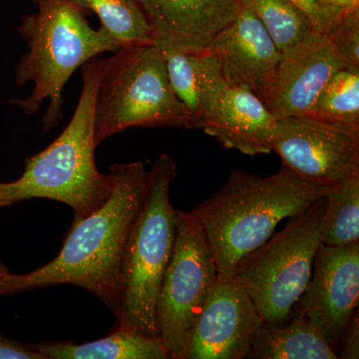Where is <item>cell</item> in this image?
I'll return each mask as SVG.
<instances>
[{"label":"cell","instance_id":"7","mask_svg":"<svg viewBox=\"0 0 359 359\" xmlns=\"http://www.w3.org/2000/svg\"><path fill=\"white\" fill-rule=\"evenodd\" d=\"M325 196L245 257L235 273L256 304L264 325L290 320L313 273L321 245L320 222Z\"/></svg>","mask_w":359,"mask_h":359},{"label":"cell","instance_id":"5","mask_svg":"<svg viewBox=\"0 0 359 359\" xmlns=\"http://www.w3.org/2000/svg\"><path fill=\"white\" fill-rule=\"evenodd\" d=\"M176 170L173 157L164 153L147 172L145 197L123 259L116 316L115 328L158 339V299L176 235V210L170 198Z\"/></svg>","mask_w":359,"mask_h":359},{"label":"cell","instance_id":"15","mask_svg":"<svg viewBox=\"0 0 359 359\" xmlns=\"http://www.w3.org/2000/svg\"><path fill=\"white\" fill-rule=\"evenodd\" d=\"M276 119L248 87H226L202 130L224 148L257 156L273 152Z\"/></svg>","mask_w":359,"mask_h":359},{"label":"cell","instance_id":"12","mask_svg":"<svg viewBox=\"0 0 359 359\" xmlns=\"http://www.w3.org/2000/svg\"><path fill=\"white\" fill-rule=\"evenodd\" d=\"M346 68L327 34L311 32L304 41L282 54L259 98L276 120L308 116L323 87Z\"/></svg>","mask_w":359,"mask_h":359},{"label":"cell","instance_id":"24","mask_svg":"<svg viewBox=\"0 0 359 359\" xmlns=\"http://www.w3.org/2000/svg\"><path fill=\"white\" fill-rule=\"evenodd\" d=\"M308 15L313 32L327 34L332 26L340 20L330 9L321 6L318 0H289Z\"/></svg>","mask_w":359,"mask_h":359},{"label":"cell","instance_id":"25","mask_svg":"<svg viewBox=\"0 0 359 359\" xmlns=\"http://www.w3.org/2000/svg\"><path fill=\"white\" fill-rule=\"evenodd\" d=\"M0 359H45L33 344H25L0 334Z\"/></svg>","mask_w":359,"mask_h":359},{"label":"cell","instance_id":"8","mask_svg":"<svg viewBox=\"0 0 359 359\" xmlns=\"http://www.w3.org/2000/svg\"><path fill=\"white\" fill-rule=\"evenodd\" d=\"M218 269L192 212L177 211L173 252L161 285L159 339L170 358L182 359L189 334L218 278Z\"/></svg>","mask_w":359,"mask_h":359},{"label":"cell","instance_id":"11","mask_svg":"<svg viewBox=\"0 0 359 359\" xmlns=\"http://www.w3.org/2000/svg\"><path fill=\"white\" fill-rule=\"evenodd\" d=\"M359 302V242L341 247L321 245L297 311L320 330L337 353Z\"/></svg>","mask_w":359,"mask_h":359},{"label":"cell","instance_id":"27","mask_svg":"<svg viewBox=\"0 0 359 359\" xmlns=\"http://www.w3.org/2000/svg\"><path fill=\"white\" fill-rule=\"evenodd\" d=\"M318 1L320 2L321 6L330 9L339 18L359 9V0H318Z\"/></svg>","mask_w":359,"mask_h":359},{"label":"cell","instance_id":"1","mask_svg":"<svg viewBox=\"0 0 359 359\" xmlns=\"http://www.w3.org/2000/svg\"><path fill=\"white\" fill-rule=\"evenodd\" d=\"M109 174L110 197L89 216L73 221L58 256L25 275L0 276V297L72 285L95 295L117 316L123 259L145 197L147 171L138 161L112 165Z\"/></svg>","mask_w":359,"mask_h":359},{"label":"cell","instance_id":"26","mask_svg":"<svg viewBox=\"0 0 359 359\" xmlns=\"http://www.w3.org/2000/svg\"><path fill=\"white\" fill-rule=\"evenodd\" d=\"M339 358L342 359H358L359 358V316L358 311L354 313L348 327L342 337Z\"/></svg>","mask_w":359,"mask_h":359},{"label":"cell","instance_id":"17","mask_svg":"<svg viewBox=\"0 0 359 359\" xmlns=\"http://www.w3.org/2000/svg\"><path fill=\"white\" fill-rule=\"evenodd\" d=\"M248 358L337 359V353L299 311L294 318L278 325H263L257 332Z\"/></svg>","mask_w":359,"mask_h":359},{"label":"cell","instance_id":"18","mask_svg":"<svg viewBox=\"0 0 359 359\" xmlns=\"http://www.w3.org/2000/svg\"><path fill=\"white\" fill-rule=\"evenodd\" d=\"M45 359H168L158 337L115 328L103 339L83 344L40 342L33 344Z\"/></svg>","mask_w":359,"mask_h":359},{"label":"cell","instance_id":"9","mask_svg":"<svg viewBox=\"0 0 359 359\" xmlns=\"http://www.w3.org/2000/svg\"><path fill=\"white\" fill-rule=\"evenodd\" d=\"M273 151L301 178L330 187L359 173V125L311 116L276 120Z\"/></svg>","mask_w":359,"mask_h":359},{"label":"cell","instance_id":"14","mask_svg":"<svg viewBox=\"0 0 359 359\" xmlns=\"http://www.w3.org/2000/svg\"><path fill=\"white\" fill-rule=\"evenodd\" d=\"M205 49L218 58L229 84L243 85L257 96L282 57L259 18L243 6Z\"/></svg>","mask_w":359,"mask_h":359},{"label":"cell","instance_id":"13","mask_svg":"<svg viewBox=\"0 0 359 359\" xmlns=\"http://www.w3.org/2000/svg\"><path fill=\"white\" fill-rule=\"evenodd\" d=\"M147 18L154 43L164 51H198L228 25L242 0H135Z\"/></svg>","mask_w":359,"mask_h":359},{"label":"cell","instance_id":"16","mask_svg":"<svg viewBox=\"0 0 359 359\" xmlns=\"http://www.w3.org/2000/svg\"><path fill=\"white\" fill-rule=\"evenodd\" d=\"M164 52L170 84L188 113L191 129H202L229 86L218 58L207 49Z\"/></svg>","mask_w":359,"mask_h":359},{"label":"cell","instance_id":"19","mask_svg":"<svg viewBox=\"0 0 359 359\" xmlns=\"http://www.w3.org/2000/svg\"><path fill=\"white\" fill-rule=\"evenodd\" d=\"M320 222L321 244L341 247L359 242V173L327 187Z\"/></svg>","mask_w":359,"mask_h":359},{"label":"cell","instance_id":"10","mask_svg":"<svg viewBox=\"0 0 359 359\" xmlns=\"http://www.w3.org/2000/svg\"><path fill=\"white\" fill-rule=\"evenodd\" d=\"M264 320L235 276H218L194 323L182 359H244Z\"/></svg>","mask_w":359,"mask_h":359},{"label":"cell","instance_id":"6","mask_svg":"<svg viewBox=\"0 0 359 359\" xmlns=\"http://www.w3.org/2000/svg\"><path fill=\"white\" fill-rule=\"evenodd\" d=\"M133 127L191 129L168 77L165 52L155 43L124 47L101 60L95 99V141Z\"/></svg>","mask_w":359,"mask_h":359},{"label":"cell","instance_id":"28","mask_svg":"<svg viewBox=\"0 0 359 359\" xmlns=\"http://www.w3.org/2000/svg\"><path fill=\"white\" fill-rule=\"evenodd\" d=\"M7 269L6 268H4V266H1V264H0V276L1 275H4V273H7Z\"/></svg>","mask_w":359,"mask_h":359},{"label":"cell","instance_id":"20","mask_svg":"<svg viewBox=\"0 0 359 359\" xmlns=\"http://www.w3.org/2000/svg\"><path fill=\"white\" fill-rule=\"evenodd\" d=\"M93 11L101 27L120 48L154 43V34L147 18L135 0H77Z\"/></svg>","mask_w":359,"mask_h":359},{"label":"cell","instance_id":"3","mask_svg":"<svg viewBox=\"0 0 359 359\" xmlns=\"http://www.w3.org/2000/svg\"><path fill=\"white\" fill-rule=\"evenodd\" d=\"M101 60L98 56L82 66L81 95L62 133L25 161L20 178L0 183V209L23 201L54 200L69 205L74 219H80L110 197L112 177L100 173L95 163V99Z\"/></svg>","mask_w":359,"mask_h":359},{"label":"cell","instance_id":"4","mask_svg":"<svg viewBox=\"0 0 359 359\" xmlns=\"http://www.w3.org/2000/svg\"><path fill=\"white\" fill-rule=\"evenodd\" d=\"M34 2L37 11L23 16L18 27L28 52L14 69L16 83H32V91L11 103L33 115L48 101L42 120V133L46 134L62 119V92L73 73L104 52H115L120 47L102 27L90 26L77 0Z\"/></svg>","mask_w":359,"mask_h":359},{"label":"cell","instance_id":"2","mask_svg":"<svg viewBox=\"0 0 359 359\" xmlns=\"http://www.w3.org/2000/svg\"><path fill=\"white\" fill-rule=\"evenodd\" d=\"M327 187L314 185L283 166L259 177L231 171L221 188L195 207L219 276H231L285 219L294 218L325 195Z\"/></svg>","mask_w":359,"mask_h":359},{"label":"cell","instance_id":"23","mask_svg":"<svg viewBox=\"0 0 359 359\" xmlns=\"http://www.w3.org/2000/svg\"><path fill=\"white\" fill-rule=\"evenodd\" d=\"M327 35L346 69L359 72V9L344 14Z\"/></svg>","mask_w":359,"mask_h":359},{"label":"cell","instance_id":"22","mask_svg":"<svg viewBox=\"0 0 359 359\" xmlns=\"http://www.w3.org/2000/svg\"><path fill=\"white\" fill-rule=\"evenodd\" d=\"M308 116L323 121L359 125V72L346 68L337 71Z\"/></svg>","mask_w":359,"mask_h":359},{"label":"cell","instance_id":"21","mask_svg":"<svg viewBox=\"0 0 359 359\" xmlns=\"http://www.w3.org/2000/svg\"><path fill=\"white\" fill-rule=\"evenodd\" d=\"M259 18L280 53L301 43L313 32L311 20L289 0H242Z\"/></svg>","mask_w":359,"mask_h":359}]
</instances>
